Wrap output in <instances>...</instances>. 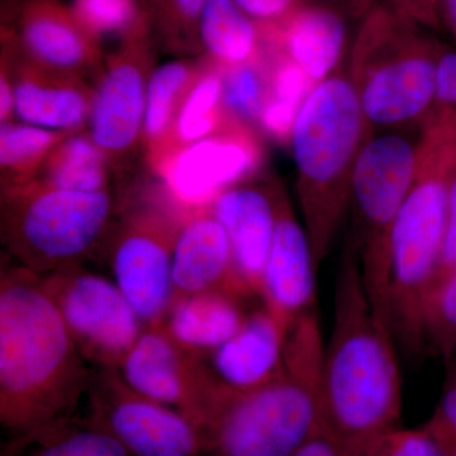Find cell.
Instances as JSON below:
<instances>
[{
	"mask_svg": "<svg viewBox=\"0 0 456 456\" xmlns=\"http://www.w3.org/2000/svg\"><path fill=\"white\" fill-rule=\"evenodd\" d=\"M0 121L2 123L14 121L13 84L4 62H2V75H0Z\"/></svg>",
	"mask_w": 456,
	"mask_h": 456,
	"instance_id": "40",
	"label": "cell"
},
{
	"mask_svg": "<svg viewBox=\"0 0 456 456\" xmlns=\"http://www.w3.org/2000/svg\"><path fill=\"white\" fill-rule=\"evenodd\" d=\"M367 456H444L424 428H395L375 444Z\"/></svg>",
	"mask_w": 456,
	"mask_h": 456,
	"instance_id": "35",
	"label": "cell"
},
{
	"mask_svg": "<svg viewBox=\"0 0 456 456\" xmlns=\"http://www.w3.org/2000/svg\"><path fill=\"white\" fill-rule=\"evenodd\" d=\"M79 22L99 41H118L149 23L143 0H71Z\"/></svg>",
	"mask_w": 456,
	"mask_h": 456,
	"instance_id": "31",
	"label": "cell"
},
{
	"mask_svg": "<svg viewBox=\"0 0 456 456\" xmlns=\"http://www.w3.org/2000/svg\"><path fill=\"white\" fill-rule=\"evenodd\" d=\"M171 278L174 299L213 289L237 290L254 298L237 278L230 240L209 207L185 216L174 246Z\"/></svg>",
	"mask_w": 456,
	"mask_h": 456,
	"instance_id": "20",
	"label": "cell"
},
{
	"mask_svg": "<svg viewBox=\"0 0 456 456\" xmlns=\"http://www.w3.org/2000/svg\"><path fill=\"white\" fill-rule=\"evenodd\" d=\"M207 59L220 68L244 64L264 51L263 29L235 0H208L200 23Z\"/></svg>",
	"mask_w": 456,
	"mask_h": 456,
	"instance_id": "23",
	"label": "cell"
},
{
	"mask_svg": "<svg viewBox=\"0 0 456 456\" xmlns=\"http://www.w3.org/2000/svg\"><path fill=\"white\" fill-rule=\"evenodd\" d=\"M13 26L3 28L38 64L86 77L103 65L102 42L61 0H14Z\"/></svg>",
	"mask_w": 456,
	"mask_h": 456,
	"instance_id": "16",
	"label": "cell"
},
{
	"mask_svg": "<svg viewBox=\"0 0 456 456\" xmlns=\"http://www.w3.org/2000/svg\"><path fill=\"white\" fill-rule=\"evenodd\" d=\"M250 297L237 290L213 289L179 297L163 325L183 349L204 358L230 340L253 308Z\"/></svg>",
	"mask_w": 456,
	"mask_h": 456,
	"instance_id": "22",
	"label": "cell"
},
{
	"mask_svg": "<svg viewBox=\"0 0 456 456\" xmlns=\"http://www.w3.org/2000/svg\"><path fill=\"white\" fill-rule=\"evenodd\" d=\"M2 62L13 84L14 118L66 134L82 131L88 125L94 89L83 77L33 61L4 32Z\"/></svg>",
	"mask_w": 456,
	"mask_h": 456,
	"instance_id": "15",
	"label": "cell"
},
{
	"mask_svg": "<svg viewBox=\"0 0 456 456\" xmlns=\"http://www.w3.org/2000/svg\"><path fill=\"white\" fill-rule=\"evenodd\" d=\"M261 29L265 40L289 57L314 86L335 74L346 46L344 17L322 3L305 2L281 25Z\"/></svg>",
	"mask_w": 456,
	"mask_h": 456,
	"instance_id": "21",
	"label": "cell"
},
{
	"mask_svg": "<svg viewBox=\"0 0 456 456\" xmlns=\"http://www.w3.org/2000/svg\"><path fill=\"white\" fill-rule=\"evenodd\" d=\"M419 134L456 142V51L445 50L437 65L434 101Z\"/></svg>",
	"mask_w": 456,
	"mask_h": 456,
	"instance_id": "33",
	"label": "cell"
},
{
	"mask_svg": "<svg viewBox=\"0 0 456 456\" xmlns=\"http://www.w3.org/2000/svg\"><path fill=\"white\" fill-rule=\"evenodd\" d=\"M334 305L321 374L323 428L344 456H367L399 428L403 389L397 342L369 297L349 248L338 270Z\"/></svg>",
	"mask_w": 456,
	"mask_h": 456,
	"instance_id": "1",
	"label": "cell"
},
{
	"mask_svg": "<svg viewBox=\"0 0 456 456\" xmlns=\"http://www.w3.org/2000/svg\"><path fill=\"white\" fill-rule=\"evenodd\" d=\"M290 456H344V454L338 443L327 434L325 428H322Z\"/></svg>",
	"mask_w": 456,
	"mask_h": 456,
	"instance_id": "39",
	"label": "cell"
},
{
	"mask_svg": "<svg viewBox=\"0 0 456 456\" xmlns=\"http://www.w3.org/2000/svg\"><path fill=\"white\" fill-rule=\"evenodd\" d=\"M41 281L86 362L117 370L145 329L118 285L82 264L56 270Z\"/></svg>",
	"mask_w": 456,
	"mask_h": 456,
	"instance_id": "10",
	"label": "cell"
},
{
	"mask_svg": "<svg viewBox=\"0 0 456 456\" xmlns=\"http://www.w3.org/2000/svg\"><path fill=\"white\" fill-rule=\"evenodd\" d=\"M323 341L317 310L289 326L284 369L248 392L216 387L200 426L204 452L212 456H290L322 430L321 374Z\"/></svg>",
	"mask_w": 456,
	"mask_h": 456,
	"instance_id": "3",
	"label": "cell"
},
{
	"mask_svg": "<svg viewBox=\"0 0 456 456\" xmlns=\"http://www.w3.org/2000/svg\"><path fill=\"white\" fill-rule=\"evenodd\" d=\"M208 0H143L155 42L175 53L202 51L200 23Z\"/></svg>",
	"mask_w": 456,
	"mask_h": 456,
	"instance_id": "29",
	"label": "cell"
},
{
	"mask_svg": "<svg viewBox=\"0 0 456 456\" xmlns=\"http://www.w3.org/2000/svg\"><path fill=\"white\" fill-rule=\"evenodd\" d=\"M77 350L40 275H0V419L25 436L66 421L88 395L94 368Z\"/></svg>",
	"mask_w": 456,
	"mask_h": 456,
	"instance_id": "2",
	"label": "cell"
},
{
	"mask_svg": "<svg viewBox=\"0 0 456 456\" xmlns=\"http://www.w3.org/2000/svg\"><path fill=\"white\" fill-rule=\"evenodd\" d=\"M163 188L122 209L106 241L114 283L143 325L164 322L174 299V246L187 216Z\"/></svg>",
	"mask_w": 456,
	"mask_h": 456,
	"instance_id": "9",
	"label": "cell"
},
{
	"mask_svg": "<svg viewBox=\"0 0 456 456\" xmlns=\"http://www.w3.org/2000/svg\"><path fill=\"white\" fill-rule=\"evenodd\" d=\"M288 330L261 303L230 340L204 356V364L217 388L248 392L274 379L284 369Z\"/></svg>",
	"mask_w": 456,
	"mask_h": 456,
	"instance_id": "19",
	"label": "cell"
},
{
	"mask_svg": "<svg viewBox=\"0 0 456 456\" xmlns=\"http://www.w3.org/2000/svg\"><path fill=\"white\" fill-rule=\"evenodd\" d=\"M226 118L222 103V70L220 66L207 59L180 104L169 140L154 164L155 169L182 147L206 139L220 130Z\"/></svg>",
	"mask_w": 456,
	"mask_h": 456,
	"instance_id": "26",
	"label": "cell"
},
{
	"mask_svg": "<svg viewBox=\"0 0 456 456\" xmlns=\"http://www.w3.org/2000/svg\"><path fill=\"white\" fill-rule=\"evenodd\" d=\"M443 27L456 41V0H444Z\"/></svg>",
	"mask_w": 456,
	"mask_h": 456,
	"instance_id": "41",
	"label": "cell"
},
{
	"mask_svg": "<svg viewBox=\"0 0 456 456\" xmlns=\"http://www.w3.org/2000/svg\"><path fill=\"white\" fill-rule=\"evenodd\" d=\"M118 204L112 191H68L33 180L2 189V240L18 265L44 277L80 265L106 241Z\"/></svg>",
	"mask_w": 456,
	"mask_h": 456,
	"instance_id": "7",
	"label": "cell"
},
{
	"mask_svg": "<svg viewBox=\"0 0 456 456\" xmlns=\"http://www.w3.org/2000/svg\"><path fill=\"white\" fill-rule=\"evenodd\" d=\"M110 163L89 132L69 134L42 164L35 180L74 191H107L110 184Z\"/></svg>",
	"mask_w": 456,
	"mask_h": 456,
	"instance_id": "25",
	"label": "cell"
},
{
	"mask_svg": "<svg viewBox=\"0 0 456 456\" xmlns=\"http://www.w3.org/2000/svg\"><path fill=\"white\" fill-rule=\"evenodd\" d=\"M154 44L150 23L122 38L107 56L94 89L88 132L110 165L127 158L142 141Z\"/></svg>",
	"mask_w": 456,
	"mask_h": 456,
	"instance_id": "12",
	"label": "cell"
},
{
	"mask_svg": "<svg viewBox=\"0 0 456 456\" xmlns=\"http://www.w3.org/2000/svg\"><path fill=\"white\" fill-rule=\"evenodd\" d=\"M455 158L456 142L419 134L416 175L393 224L383 281L369 296L397 345L411 353L426 347L422 305L439 266Z\"/></svg>",
	"mask_w": 456,
	"mask_h": 456,
	"instance_id": "5",
	"label": "cell"
},
{
	"mask_svg": "<svg viewBox=\"0 0 456 456\" xmlns=\"http://www.w3.org/2000/svg\"><path fill=\"white\" fill-rule=\"evenodd\" d=\"M419 137L404 131L371 134L365 141L351 180V233L346 242L359 261L369 296L382 284L393 224L419 163Z\"/></svg>",
	"mask_w": 456,
	"mask_h": 456,
	"instance_id": "8",
	"label": "cell"
},
{
	"mask_svg": "<svg viewBox=\"0 0 456 456\" xmlns=\"http://www.w3.org/2000/svg\"><path fill=\"white\" fill-rule=\"evenodd\" d=\"M202 68L203 62L174 60L158 66L150 75L142 142L152 165L163 154L180 104Z\"/></svg>",
	"mask_w": 456,
	"mask_h": 456,
	"instance_id": "24",
	"label": "cell"
},
{
	"mask_svg": "<svg viewBox=\"0 0 456 456\" xmlns=\"http://www.w3.org/2000/svg\"><path fill=\"white\" fill-rule=\"evenodd\" d=\"M68 134L66 132L46 130L28 123H2V189L20 187L33 182L51 150Z\"/></svg>",
	"mask_w": 456,
	"mask_h": 456,
	"instance_id": "27",
	"label": "cell"
},
{
	"mask_svg": "<svg viewBox=\"0 0 456 456\" xmlns=\"http://www.w3.org/2000/svg\"><path fill=\"white\" fill-rule=\"evenodd\" d=\"M371 134L344 74L318 83L297 116L290 137L297 196L317 268L346 220L354 169Z\"/></svg>",
	"mask_w": 456,
	"mask_h": 456,
	"instance_id": "4",
	"label": "cell"
},
{
	"mask_svg": "<svg viewBox=\"0 0 456 456\" xmlns=\"http://www.w3.org/2000/svg\"><path fill=\"white\" fill-rule=\"evenodd\" d=\"M443 45L386 4L369 9L351 50L349 77L368 127H421L432 101Z\"/></svg>",
	"mask_w": 456,
	"mask_h": 456,
	"instance_id": "6",
	"label": "cell"
},
{
	"mask_svg": "<svg viewBox=\"0 0 456 456\" xmlns=\"http://www.w3.org/2000/svg\"><path fill=\"white\" fill-rule=\"evenodd\" d=\"M261 156L253 127L227 116L220 130L182 147L156 170L167 194L191 211L208 207L222 191L253 178Z\"/></svg>",
	"mask_w": 456,
	"mask_h": 456,
	"instance_id": "13",
	"label": "cell"
},
{
	"mask_svg": "<svg viewBox=\"0 0 456 456\" xmlns=\"http://www.w3.org/2000/svg\"><path fill=\"white\" fill-rule=\"evenodd\" d=\"M281 188L278 180L246 179L222 191L208 206L226 231L240 283L259 301Z\"/></svg>",
	"mask_w": 456,
	"mask_h": 456,
	"instance_id": "17",
	"label": "cell"
},
{
	"mask_svg": "<svg viewBox=\"0 0 456 456\" xmlns=\"http://www.w3.org/2000/svg\"><path fill=\"white\" fill-rule=\"evenodd\" d=\"M86 395L90 424L113 435L132 456L204 452L200 432L187 416L132 391L113 369H94Z\"/></svg>",
	"mask_w": 456,
	"mask_h": 456,
	"instance_id": "11",
	"label": "cell"
},
{
	"mask_svg": "<svg viewBox=\"0 0 456 456\" xmlns=\"http://www.w3.org/2000/svg\"><path fill=\"white\" fill-rule=\"evenodd\" d=\"M422 428L444 456H456V360L448 362L443 395L434 413Z\"/></svg>",
	"mask_w": 456,
	"mask_h": 456,
	"instance_id": "34",
	"label": "cell"
},
{
	"mask_svg": "<svg viewBox=\"0 0 456 456\" xmlns=\"http://www.w3.org/2000/svg\"><path fill=\"white\" fill-rule=\"evenodd\" d=\"M426 347L446 364L456 355V265L435 281L426 294L421 311Z\"/></svg>",
	"mask_w": 456,
	"mask_h": 456,
	"instance_id": "30",
	"label": "cell"
},
{
	"mask_svg": "<svg viewBox=\"0 0 456 456\" xmlns=\"http://www.w3.org/2000/svg\"><path fill=\"white\" fill-rule=\"evenodd\" d=\"M117 373L132 391L179 411L197 428L216 391L204 359L183 349L163 323L145 326Z\"/></svg>",
	"mask_w": 456,
	"mask_h": 456,
	"instance_id": "14",
	"label": "cell"
},
{
	"mask_svg": "<svg viewBox=\"0 0 456 456\" xmlns=\"http://www.w3.org/2000/svg\"><path fill=\"white\" fill-rule=\"evenodd\" d=\"M317 270L307 231L281 188L260 302L289 327L297 318L317 310Z\"/></svg>",
	"mask_w": 456,
	"mask_h": 456,
	"instance_id": "18",
	"label": "cell"
},
{
	"mask_svg": "<svg viewBox=\"0 0 456 456\" xmlns=\"http://www.w3.org/2000/svg\"><path fill=\"white\" fill-rule=\"evenodd\" d=\"M222 103L226 116L254 127L269 98L268 59L265 45L256 59L221 68Z\"/></svg>",
	"mask_w": 456,
	"mask_h": 456,
	"instance_id": "28",
	"label": "cell"
},
{
	"mask_svg": "<svg viewBox=\"0 0 456 456\" xmlns=\"http://www.w3.org/2000/svg\"><path fill=\"white\" fill-rule=\"evenodd\" d=\"M383 4L424 28H443L444 0H384Z\"/></svg>",
	"mask_w": 456,
	"mask_h": 456,
	"instance_id": "37",
	"label": "cell"
},
{
	"mask_svg": "<svg viewBox=\"0 0 456 456\" xmlns=\"http://www.w3.org/2000/svg\"><path fill=\"white\" fill-rule=\"evenodd\" d=\"M257 25L275 27L281 25L297 11L305 0H235Z\"/></svg>",
	"mask_w": 456,
	"mask_h": 456,
	"instance_id": "36",
	"label": "cell"
},
{
	"mask_svg": "<svg viewBox=\"0 0 456 456\" xmlns=\"http://www.w3.org/2000/svg\"><path fill=\"white\" fill-rule=\"evenodd\" d=\"M456 265V158L449 174L448 202H446L445 236L439 266L434 281L445 275ZM432 281V283H434ZM432 285V284H431Z\"/></svg>",
	"mask_w": 456,
	"mask_h": 456,
	"instance_id": "38",
	"label": "cell"
},
{
	"mask_svg": "<svg viewBox=\"0 0 456 456\" xmlns=\"http://www.w3.org/2000/svg\"><path fill=\"white\" fill-rule=\"evenodd\" d=\"M13 2H14V0H13Z\"/></svg>",
	"mask_w": 456,
	"mask_h": 456,
	"instance_id": "42",
	"label": "cell"
},
{
	"mask_svg": "<svg viewBox=\"0 0 456 456\" xmlns=\"http://www.w3.org/2000/svg\"><path fill=\"white\" fill-rule=\"evenodd\" d=\"M66 421L36 432L41 446L33 456H132L110 432L88 424L66 428Z\"/></svg>",
	"mask_w": 456,
	"mask_h": 456,
	"instance_id": "32",
	"label": "cell"
}]
</instances>
